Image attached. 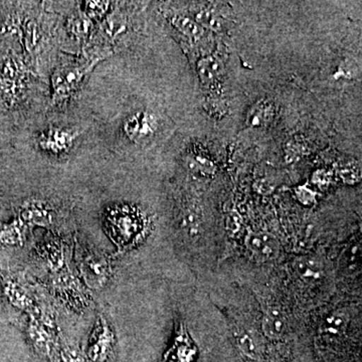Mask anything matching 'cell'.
<instances>
[{
    "label": "cell",
    "mask_w": 362,
    "mask_h": 362,
    "mask_svg": "<svg viewBox=\"0 0 362 362\" xmlns=\"http://www.w3.org/2000/svg\"><path fill=\"white\" fill-rule=\"evenodd\" d=\"M100 59L68 61L57 66L52 71L51 78L52 103L61 105L68 101L77 92L86 76Z\"/></svg>",
    "instance_id": "obj_1"
},
{
    "label": "cell",
    "mask_w": 362,
    "mask_h": 362,
    "mask_svg": "<svg viewBox=\"0 0 362 362\" xmlns=\"http://www.w3.org/2000/svg\"><path fill=\"white\" fill-rule=\"evenodd\" d=\"M28 70L16 54H9L0 63V89L4 101L13 106L21 101L26 89Z\"/></svg>",
    "instance_id": "obj_2"
},
{
    "label": "cell",
    "mask_w": 362,
    "mask_h": 362,
    "mask_svg": "<svg viewBox=\"0 0 362 362\" xmlns=\"http://www.w3.org/2000/svg\"><path fill=\"white\" fill-rule=\"evenodd\" d=\"M116 344V337L108 321L103 316L98 318L90 339L88 356L93 362H105L110 357Z\"/></svg>",
    "instance_id": "obj_3"
},
{
    "label": "cell",
    "mask_w": 362,
    "mask_h": 362,
    "mask_svg": "<svg viewBox=\"0 0 362 362\" xmlns=\"http://www.w3.org/2000/svg\"><path fill=\"white\" fill-rule=\"evenodd\" d=\"M132 216H129L127 209L114 207L106 214V228L112 240L119 247H125L126 245L133 240L136 233V228L133 223Z\"/></svg>",
    "instance_id": "obj_4"
},
{
    "label": "cell",
    "mask_w": 362,
    "mask_h": 362,
    "mask_svg": "<svg viewBox=\"0 0 362 362\" xmlns=\"http://www.w3.org/2000/svg\"><path fill=\"white\" fill-rule=\"evenodd\" d=\"M78 138V132L65 128H49L40 135L37 143L42 151L61 156L70 151Z\"/></svg>",
    "instance_id": "obj_5"
},
{
    "label": "cell",
    "mask_w": 362,
    "mask_h": 362,
    "mask_svg": "<svg viewBox=\"0 0 362 362\" xmlns=\"http://www.w3.org/2000/svg\"><path fill=\"white\" fill-rule=\"evenodd\" d=\"M246 246L249 251L262 262L274 261L280 256V240L266 232L251 233L246 239Z\"/></svg>",
    "instance_id": "obj_6"
},
{
    "label": "cell",
    "mask_w": 362,
    "mask_h": 362,
    "mask_svg": "<svg viewBox=\"0 0 362 362\" xmlns=\"http://www.w3.org/2000/svg\"><path fill=\"white\" fill-rule=\"evenodd\" d=\"M156 121L154 117L145 112H138L124 121L123 130L132 142H141L154 134Z\"/></svg>",
    "instance_id": "obj_7"
},
{
    "label": "cell",
    "mask_w": 362,
    "mask_h": 362,
    "mask_svg": "<svg viewBox=\"0 0 362 362\" xmlns=\"http://www.w3.org/2000/svg\"><path fill=\"white\" fill-rule=\"evenodd\" d=\"M28 335L32 340L35 351L49 362H59V354L56 351L54 337L44 325L33 320L30 324Z\"/></svg>",
    "instance_id": "obj_8"
},
{
    "label": "cell",
    "mask_w": 362,
    "mask_h": 362,
    "mask_svg": "<svg viewBox=\"0 0 362 362\" xmlns=\"http://www.w3.org/2000/svg\"><path fill=\"white\" fill-rule=\"evenodd\" d=\"M52 221L51 211L42 202L37 201L26 202L25 206L21 207V223L30 226H47L51 225Z\"/></svg>",
    "instance_id": "obj_9"
},
{
    "label": "cell",
    "mask_w": 362,
    "mask_h": 362,
    "mask_svg": "<svg viewBox=\"0 0 362 362\" xmlns=\"http://www.w3.org/2000/svg\"><path fill=\"white\" fill-rule=\"evenodd\" d=\"M294 270L305 282L314 283L321 280L323 276V265L314 257H300L294 262Z\"/></svg>",
    "instance_id": "obj_10"
},
{
    "label": "cell",
    "mask_w": 362,
    "mask_h": 362,
    "mask_svg": "<svg viewBox=\"0 0 362 362\" xmlns=\"http://www.w3.org/2000/svg\"><path fill=\"white\" fill-rule=\"evenodd\" d=\"M82 270L86 280L92 286L103 284L108 277V264L103 259L88 257L82 264Z\"/></svg>",
    "instance_id": "obj_11"
},
{
    "label": "cell",
    "mask_w": 362,
    "mask_h": 362,
    "mask_svg": "<svg viewBox=\"0 0 362 362\" xmlns=\"http://www.w3.org/2000/svg\"><path fill=\"white\" fill-rule=\"evenodd\" d=\"M262 330L270 339H279L286 330V323L283 316L278 311H268L262 319Z\"/></svg>",
    "instance_id": "obj_12"
},
{
    "label": "cell",
    "mask_w": 362,
    "mask_h": 362,
    "mask_svg": "<svg viewBox=\"0 0 362 362\" xmlns=\"http://www.w3.org/2000/svg\"><path fill=\"white\" fill-rule=\"evenodd\" d=\"M233 338H235V344L243 356L251 361H258L259 358L258 345L247 331L235 330L233 332Z\"/></svg>",
    "instance_id": "obj_13"
},
{
    "label": "cell",
    "mask_w": 362,
    "mask_h": 362,
    "mask_svg": "<svg viewBox=\"0 0 362 362\" xmlns=\"http://www.w3.org/2000/svg\"><path fill=\"white\" fill-rule=\"evenodd\" d=\"M221 64L216 59L209 57L202 59L197 65V73L202 83L206 85H211L218 80L221 75Z\"/></svg>",
    "instance_id": "obj_14"
},
{
    "label": "cell",
    "mask_w": 362,
    "mask_h": 362,
    "mask_svg": "<svg viewBox=\"0 0 362 362\" xmlns=\"http://www.w3.org/2000/svg\"><path fill=\"white\" fill-rule=\"evenodd\" d=\"M347 323H349V319L342 313L332 314L324 320L321 326V332L328 337H341L346 329Z\"/></svg>",
    "instance_id": "obj_15"
},
{
    "label": "cell",
    "mask_w": 362,
    "mask_h": 362,
    "mask_svg": "<svg viewBox=\"0 0 362 362\" xmlns=\"http://www.w3.org/2000/svg\"><path fill=\"white\" fill-rule=\"evenodd\" d=\"M169 21L176 30H180L182 35H187L188 37H199L204 33L199 23L182 14H173L169 18Z\"/></svg>",
    "instance_id": "obj_16"
},
{
    "label": "cell",
    "mask_w": 362,
    "mask_h": 362,
    "mask_svg": "<svg viewBox=\"0 0 362 362\" xmlns=\"http://www.w3.org/2000/svg\"><path fill=\"white\" fill-rule=\"evenodd\" d=\"M68 26L74 37L78 40H85L92 28V21L85 13H78L71 16Z\"/></svg>",
    "instance_id": "obj_17"
},
{
    "label": "cell",
    "mask_w": 362,
    "mask_h": 362,
    "mask_svg": "<svg viewBox=\"0 0 362 362\" xmlns=\"http://www.w3.org/2000/svg\"><path fill=\"white\" fill-rule=\"evenodd\" d=\"M274 117V107L270 102H259L250 114L252 126H264Z\"/></svg>",
    "instance_id": "obj_18"
},
{
    "label": "cell",
    "mask_w": 362,
    "mask_h": 362,
    "mask_svg": "<svg viewBox=\"0 0 362 362\" xmlns=\"http://www.w3.org/2000/svg\"><path fill=\"white\" fill-rule=\"evenodd\" d=\"M6 292L7 297L9 298V301L18 308L28 309L32 307V300L23 292L20 286L16 285L13 281L7 282Z\"/></svg>",
    "instance_id": "obj_19"
},
{
    "label": "cell",
    "mask_w": 362,
    "mask_h": 362,
    "mask_svg": "<svg viewBox=\"0 0 362 362\" xmlns=\"http://www.w3.org/2000/svg\"><path fill=\"white\" fill-rule=\"evenodd\" d=\"M42 37L40 33V26L39 21L35 18H32L25 23V49L30 54H33V52L37 49V45Z\"/></svg>",
    "instance_id": "obj_20"
},
{
    "label": "cell",
    "mask_w": 362,
    "mask_h": 362,
    "mask_svg": "<svg viewBox=\"0 0 362 362\" xmlns=\"http://www.w3.org/2000/svg\"><path fill=\"white\" fill-rule=\"evenodd\" d=\"M23 230L21 221H14L11 225L4 226L0 230V240L6 244L18 245L23 240Z\"/></svg>",
    "instance_id": "obj_21"
},
{
    "label": "cell",
    "mask_w": 362,
    "mask_h": 362,
    "mask_svg": "<svg viewBox=\"0 0 362 362\" xmlns=\"http://www.w3.org/2000/svg\"><path fill=\"white\" fill-rule=\"evenodd\" d=\"M109 1H87L85 4V14L90 21H99L105 18L110 9Z\"/></svg>",
    "instance_id": "obj_22"
},
{
    "label": "cell",
    "mask_w": 362,
    "mask_h": 362,
    "mask_svg": "<svg viewBox=\"0 0 362 362\" xmlns=\"http://www.w3.org/2000/svg\"><path fill=\"white\" fill-rule=\"evenodd\" d=\"M59 362H89L78 350L71 347H64L59 351Z\"/></svg>",
    "instance_id": "obj_23"
},
{
    "label": "cell",
    "mask_w": 362,
    "mask_h": 362,
    "mask_svg": "<svg viewBox=\"0 0 362 362\" xmlns=\"http://www.w3.org/2000/svg\"><path fill=\"white\" fill-rule=\"evenodd\" d=\"M339 175L342 180L347 183H356L361 177L356 164H354V165L350 163L343 164L341 168H340Z\"/></svg>",
    "instance_id": "obj_24"
},
{
    "label": "cell",
    "mask_w": 362,
    "mask_h": 362,
    "mask_svg": "<svg viewBox=\"0 0 362 362\" xmlns=\"http://www.w3.org/2000/svg\"><path fill=\"white\" fill-rule=\"evenodd\" d=\"M243 221L242 218L237 211H232L228 214L226 218V230L230 233H237L240 232V228H242Z\"/></svg>",
    "instance_id": "obj_25"
},
{
    "label": "cell",
    "mask_w": 362,
    "mask_h": 362,
    "mask_svg": "<svg viewBox=\"0 0 362 362\" xmlns=\"http://www.w3.org/2000/svg\"><path fill=\"white\" fill-rule=\"evenodd\" d=\"M297 197L302 204H310L314 202L315 194H314L312 190L309 189V188L301 187L297 189Z\"/></svg>",
    "instance_id": "obj_26"
}]
</instances>
